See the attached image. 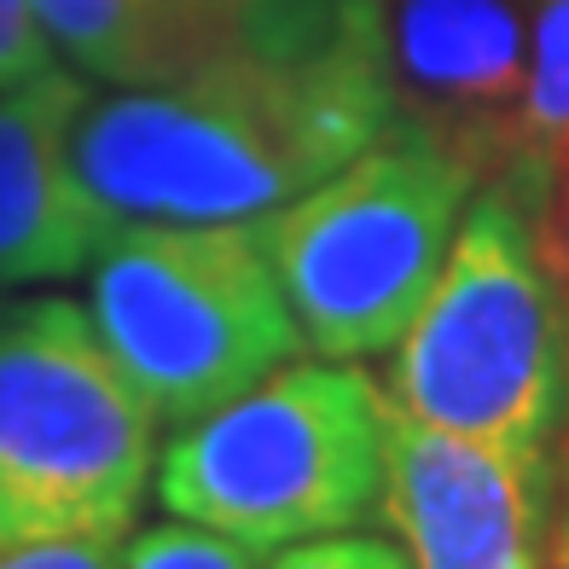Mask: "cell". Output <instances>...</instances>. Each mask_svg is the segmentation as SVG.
I'll use <instances>...</instances> for the list:
<instances>
[{"label":"cell","instance_id":"2","mask_svg":"<svg viewBox=\"0 0 569 569\" xmlns=\"http://www.w3.org/2000/svg\"><path fill=\"white\" fill-rule=\"evenodd\" d=\"M540 203L495 174L465 203L430 297L396 338L390 401L430 430L547 459L563 425V291L535 250Z\"/></svg>","mask_w":569,"mask_h":569},{"label":"cell","instance_id":"10","mask_svg":"<svg viewBox=\"0 0 569 569\" xmlns=\"http://www.w3.org/2000/svg\"><path fill=\"white\" fill-rule=\"evenodd\" d=\"M88 88L59 64L0 88V284L70 279L93 268L128 221L99 203L70 163Z\"/></svg>","mask_w":569,"mask_h":569},{"label":"cell","instance_id":"1","mask_svg":"<svg viewBox=\"0 0 569 569\" xmlns=\"http://www.w3.org/2000/svg\"><path fill=\"white\" fill-rule=\"evenodd\" d=\"M396 122L372 0L297 59L227 64L88 99L70 163L117 221H256L360 158Z\"/></svg>","mask_w":569,"mask_h":569},{"label":"cell","instance_id":"3","mask_svg":"<svg viewBox=\"0 0 569 569\" xmlns=\"http://www.w3.org/2000/svg\"><path fill=\"white\" fill-rule=\"evenodd\" d=\"M396 401L338 360H284L227 407L192 419L158 465V500L256 558L343 535L383 511Z\"/></svg>","mask_w":569,"mask_h":569},{"label":"cell","instance_id":"6","mask_svg":"<svg viewBox=\"0 0 569 569\" xmlns=\"http://www.w3.org/2000/svg\"><path fill=\"white\" fill-rule=\"evenodd\" d=\"M151 425L88 308L0 315V547L117 540L151 482Z\"/></svg>","mask_w":569,"mask_h":569},{"label":"cell","instance_id":"18","mask_svg":"<svg viewBox=\"0 0 569 569\" xmlns=\"http://www.w3.org/2000/svg\"><path fill=\"white\" fill-rule=\"evenodd\" d=\"M563 326H569V297H563ZM563 425H569V378H563ZM563 488H569V459H563Z\"/></svg>","mask_w":569,"mask_h":569},{"label":"cell","instance_id":"17","mask_svg":"<svg viewBox=\"0 0 569 569\" xmlns=\"http://www.w3.org/2000/svg\"><path fill=\"white\" fill-rule=\"evenodd\" d=\"M547 569H569V488H563V517H558V540L547 552Z\"/></svg>","mask_w":569,"mask_h":569},{"label":"cell","instance_id":"7","mask_svg":"<svg viewBox=\"0 0 569 569\" xmlns=\"http://www.w3.org/2000/svg\"><path fill=\"white\" fill-rule=\"evenodd\" d=\"M372 12L396 122L500 174L529 76L523 0H372Z\"/></svg>","mask_w":569,"mask_h":569},{"label":"cell","instance_id":"4","mask_svg":"<svg viewBox=\"0 0 569 569\" xmlns=\"http://www.w3.org/2000/svg\"><path fill=\"white\" fill-rule=\"evenodd\" d=\"M88 320L158 425H192L302 355L256 221H128L93 256Z\"/></svg>","mask_w":569,"mask_h":569},{"label":"cell","instance_id":"5","mask_svg":"<svg viewBox=\"0 0 569 569\" xmlns=\"http://www.w3.org/2000/svg\"><path fill=\"white\" fill-rule=\"evenodd\" d=\"M482 169L453 146L390 122L338 174L262 216L279 291L302 343L326 360L396 349L430 297Z\"/></svg>","mask_w":569,"mask_h":569},{"label":"cell","instance_id":"16","mask_svg":"<svg viewBox=\"0 0 569 569\" xmlns=\"http://www.w3.org/2000/svg\"><path fill=\"white\" fill-rule=\"evenodd\" d=\"M535 250H540V262H547L552 284L569 297V163L552 174V187L535 210Z\"/></svg>","mask_w":569,"mask_h":569},{"label":"cell","instance_id":"11","mask_svg":"<svg viewBox=\"0 0 569 569\" xmlns=\"http://www.w3.org/2000/svg\"><path fill=\"white\" fill-rule=\"evenodd\" d=\"M563 163H569V0H535L529 76L511 122V163L500 174L540 203Z\"/></svg>","mask_w":569,"mask_h":569},{"label":"cell","instance_id":"9","mask_svg":"<svg viewBox=\"0 0 569 569\" xmlns=\"http://www.w3.org/2000/svg\"><path fill=\"white\" fill-rule=\"evenodd\" d=\"M540 482L547 459L465 442L396 407L383 517L401 529L412 569H547Z\"/></svg>","mask_w":569,"mask_h":569},{"label":"cell","instance_id":"14","mask_svg":"<svg viewBox=\"0 0 569 569\" xmlns=\"http://www.w3.org/2000/svg\"><path fill=\"white\" fill-rule=\"evenodd\" d=\"M41 70H53V41L36 18V0H0V88H18Z\"/></svg>","mask_w":569,"mask_h":569},{"label":"cell","instance_id":"8","mask_svg":"<svg viewBox=\"0 0 569 569\" xmlns=\"http://www.w3.org/2000/svg\"><path fill=\"white\" fill-rule=\"evenodd\" d=\"M53 47L111 88L297 59L338 36L343 0H36Z\"/></svg>","mask_w":569,"mask_h":569},{"label":"cell","instance_id":"15","mask_svg":"<svg viewBox=\"0 0 569 569\" xmlns=\"http://www.w3.org/2000/svg\"><path fill=\"white\" fill-rule=\"evenodd\" d=\"M0 569H122L117 540H36L0 547Z\"/></svg>","mask_w":569,"mask_h":569},{"label":"cell","instance_id":"13","mask_svg":"<svg viewBox=\"0 0 569 569\" xmlns=\"http://www.w3.org/2000/svg\"><path fill=\"white\" fill-rule=\"evenodd\" d=\"M268 569H412L407 552H396L390 540L372 535H320V540H297V547H279V558Z\"/></svg>","mask_w":569,"mask_h":569},{"label":"cell","instance_id":"12","mask_svg":"<svg viewBox=\"0 0 569 569\" xmlns=\"http://www.w3.org/2000/svg\"><path fill=\"white\" fill-rule=\"evenodd\" d=\"M122 569H256V552L216 529H198V523H180L174 517L163 529H146L122 552Z\"/></svg>","mask_w":569,"mask_h":569}]
</instances>
